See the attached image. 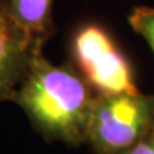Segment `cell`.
I'll list each match as a JSON object with an SVG mask.
<instances>
[{
	"label": "cell",
	"mask_w": 154,
	"mask_h": 154,
	"mask_svg": "<svg viewBox=\"0 0 154 154\" xmlns=\"http://www.w3.org/2000/svg\"><path fill=\"white\" fill-rule=\"evenodd\" d=\"M131 28L140 35L154 53V8L136 7L128 17Z\"/></svg>",
	"instance_id": "cell-6"
},
{
	"label": "cell",
	"mask_w": 154,
	"mask_h": 154,
	"mask_svg": "<svg viewBox=\"0 0 154 154\" xmlns=\"http://www.w3.org/2000/svg\"><path fill=\"white\" fill-rule=\"evenodd\" d=\"M96 95L72 63L54 66L40 54L13 102L23 109L44 140L77 146L86 144Z\"/></svg>",
	"instance_id": "cell-1"
},
{
	"label": "cell",
	"mask_w": 154,
	"mask_h": 154,
	"mask_svg": "<svg viewBox=\"0 0 154 154\" xmlns=\"http://www.w3.org/2000/svg\"><path fill=\"white\" fill-rule=\"evenodd\" d=\"M71 54L72 64L96 94L140 91L130 62L102 26L94 23L81 26L72 38Z\"/></svg>",
	"instance_id": "cell-3"
},
{
	"label": "cell",
	"mask_w": 154,
	"mask_h": 154,
	"mask_svg": "<svg viewBox=\"0 0 154 154\" xmlns=\"http://www.w3.org/2000/svg\"><path fill=\"white\" fill-rule=\"evenodd\" d=\"M154 132V94L95 98L86 144L94 154H121Z\"/></svg>",
	"instance_id": "cell-2"
},
{
	"label": "cell",
	"mask_w": 154,
	"mask_h": 154,
	"mask_svg": "<svg viewBox=\"0 0 154 154\" xmlns=\"http://www.w3.org/2000/svg\"><path fill=\"white\" fill-rule=\"evenodd\" d=\"M45 41L14 19L8 0H0V103L13 102L30 66Z\"/></svg>",
	"instance_id": "cell-4"
},
{
	"label": "cell",
	"mask_w": 154,
	"mask_h": 154,
	"mask_svg": "<svg viewBox=\"0 0 154 154\" xmlns=\"http://www.w3.org/2000/svg\"><path fill=\"white\" fill-rule=\"evenodd\" d=\"M121 154H154V132Z\"/></svg>",
	"instance_id": "cell-7"
},
{
	"label": "cell",
	"mask_w": 154,
	"mask_h": 154,
	"mask_svg": "<svg viewBox=\"0 0 154 154\" xmlns=\"http://www.w3.org/2000/svg\"><path fill=\"white\" fill-rule=\"evenodd\" d=\"M8 8L19 25L44 41L54 33L53 0H8Z\"/></svg>",
	"instance_id": "cell-5"
}]
</instances>
